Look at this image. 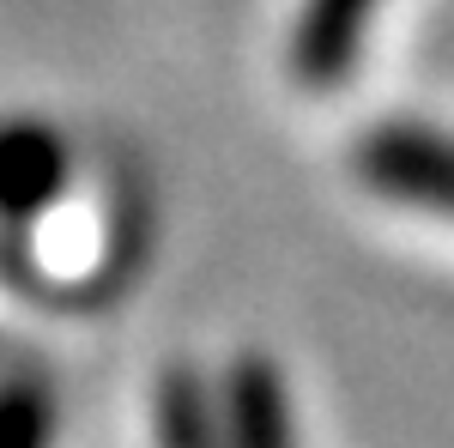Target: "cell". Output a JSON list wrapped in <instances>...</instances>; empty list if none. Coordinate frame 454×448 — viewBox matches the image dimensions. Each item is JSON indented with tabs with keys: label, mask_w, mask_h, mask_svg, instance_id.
Masks as SVG:
<instances>
[{
	"label": "cell",
	"mask_w": 454,
	"mask_h": 448,
	"mask_svg": "<svg viewBox=\"0 0 454 448\" xmlns=\"http://www.w3.org/2000/svg\"><path fill=\"white\" fill-rule=\"evenodd\" d=\"M351 170L370 194L454 218V134L424 122H382L351 145Z\"/></svg>",
	"instance_id": "obj_1"
},
{
	"label": "cell",
	"mask_w": 454,
	"mask_h": 448,
	"mask_svg": "<svg viewBox=\"0 0 454 448\" xmlns=\"http://www.w3.org/2000/svg\"><path fill=\"white\" fill-rule=\"evenodd\" d=\"M376 6L382 0H303L297 6V31H291V73L303 85H315V91L351 79Z\"/></svg>",
	"instance_id": "obj_2"
},
{
	"label": "cell",
	"mask_w": 454,
	"mask_h": 448,
	"mask_svg": "<svg viewBox=\"0 0 454 448\" xmlns=\"http://www.w3.org/2000/svg\"><path fill=\"white\" fill-rule=\"evenodd\" d=\"M67 188V145L43 122H0V212L36 218Z\"/></svg>",
	"instance_id": "obj_3"
},
{
	"label": "cell",
	"mask_w": 454,
	"mask_h": 448,
	"mask_svg": "<svg viewBox=\"0 0 454 448\" xmlns=\"http://www.w3.org/2000/svg\"><path fill=\"white\" fill-rule=\"evenodd\" d=\"M224 430L237 443H285L291 436V406H285V381L267 358H243L224 388Z\"/></svg>",
	"instance_id": "obj_4"
},
{
	"label": "cell",
	"mask_w": 454,
	"mask_h": 448,
	"mask_svg": "<svg viewBox=\"0 0 454 448\" xmlns=\"http://www.w3.org/2000/svg\"><path fill=\"white\" fill-rule=\"evenodd\" d=\"M55 430V413L31 381H6L0 388V448H36Z\"/></svg>",
	"instance_id": "obj_5"
},
{
	"label": "cell",
	"mask_w": 454,
	"mask_h": 448,
	"mask_svg": "<svg viewBox=\"0 0 454 448\" xmlns=\"http://www.w3.org/2000/svg\"><path fill=\"white\" fill-rule=\"evenodd\" d=\"M158 436H164V443H207V436H212V418H207V406H200V394H194V381H188V376L164 381V400H158Z\"/></svg>",
	"instance_id": "obj_6"
}]
</instances>
